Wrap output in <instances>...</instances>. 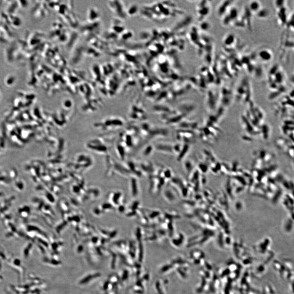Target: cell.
<instances>
[{"label": "cell", "instance_id": "obj_1", "mask_svg": "<svg viewBox=\"0 0 294 294\" xmlns=\"http://www.w3.org/2000/svg\"><path fill=\"white\" fill-rule=\"evenodd\" d=\"M232 1H223L220 3L217 9V14L220 17H223L226 13L230 9V7L231 5Z\"/></svg>", "mask_w": 294, "mask_h": 294}, {"label": "cell", "instance_id": "obj_2", "mask_svg": "<svg viewBox=\"0 0 294 294\" xmlns=\"http://www.w3.org/2000/svg\"><path fill=\"white\" fill-rule=\"evenodd\" d=\"M258 56L262 61L268 62L272 59V52L268 49H262L258 52Z\"/></svg>", "mask_w": 294, "mask_h": 294}, {"label": "cell", "instance_id": "obj_3", "mask_svg": "<svg viewBox=\"0 0 294 294\" xmlns=\"http://www.w3.org/2000/svg\"><path fill=\"white\" fill-rule=\"evenodd\" d=\"M277 9V18L279 22H280V23L282 26L285 25L287 19L286 14L287 10L285 6Z\"/></svg>", "mask_w": 294, "mask_h": 294}, {"label": "cell", "instance_id": "obj_4", "mask_svg": "<svg viewBox=\"0 0 294 294\" xmlns=\"http://www.w3.org/2000/svg\"><path fill=\"white\" fill-rule=\"evenodd\" d=\"M261 8V5L259 1H251L249 3L248 9L252 13L257 12Z\"/></svg>", "mask_w": 294, "mask_h": 294}, {"label": "cell", "instance_id": "obj_5", "mask_svg": "<svg viewBox=\"0 0 294 294\" xmlns=\"http://www.w3.org/2000/svg\"><path fill=\"white\" fill-rule=\"evenodd\" d=\"M235 40V37L233 34H229L225 37L223 40V43L225 46H230L233 45Z\"/></svg>", "mask_w": 294, "mask_h": 294}, {"label": "cell", "instance_id": "obj_6", "mask_svg": "<svg viewBox=\"0 0 294 294\" xmlns=\"http://www.w3.org/2000/svg\"><path fill=\"white\" fill-rule=\"evenodd\" d=\"M269 13L268 10L265 8H261L256 13V15L260 19H265L268 17V16Z\"/></svg>", "mask_w": 294, "mask_h": 294}, {"label": "cell", "instance_id": "obj_7", "mask_svg": "<svg viewBox=\"0 0 294 294\" xmlns=\"http://www.w3.org/2000/svg\"><path fill=\"white\" fill-rule=\"evenodd\" d=\"M285 1H275V6L276 9L282 8L285 6Z\"/></svg>", "mask_w": 294, "mask_h": 294}]
</instances>
